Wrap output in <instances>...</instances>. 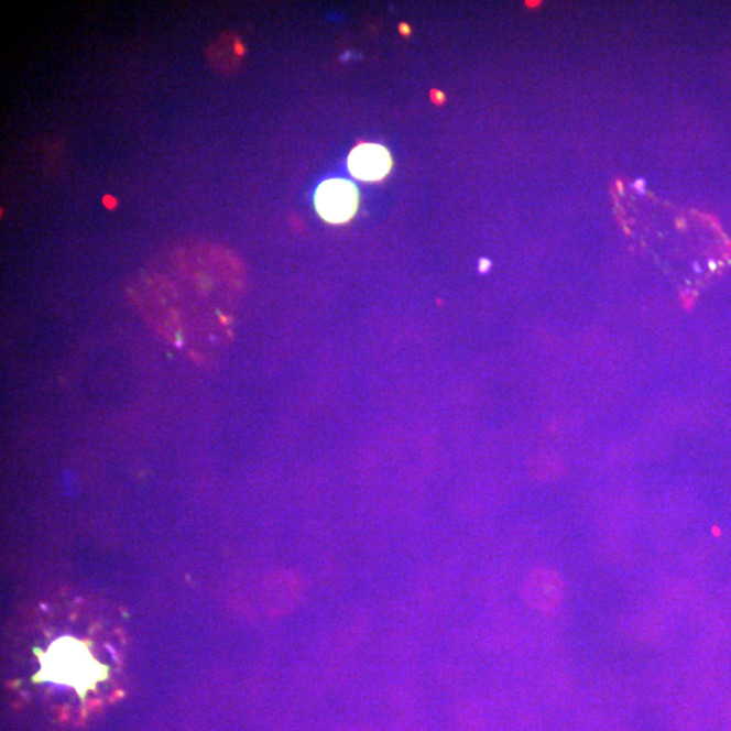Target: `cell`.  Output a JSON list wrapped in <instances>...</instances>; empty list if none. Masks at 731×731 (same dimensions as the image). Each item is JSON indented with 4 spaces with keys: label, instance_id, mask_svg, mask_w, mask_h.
<instances>
[{
    "label": "cell",
    "instance_id": "277c9868",
    "mask_svg": "<svg viewBox=\"0 0 731 731\" xmlns=\"http://www.w3.org/2000/svg\"><path fill=\"white\" fill-rule=\"evenodd\" d=\"M392 157L388 150L377 144L357 146L349 157V168L357 179L380 181L389 174Z\"/></svg>",
    "mask_w": 731,
    "mask_h": 731
},
{
    "label": "cell",
    "instance_id": "3957f363",
    "mask_svg": "<svg viewBox=\"0 0 731 731\" xmlns=\"http://www.w3.org/2000/svg\"><path fill=\"white\" fill-rule=\"evenodd\" d=\"M522 594L532 609L550 614L561 603L564 582L557 571L538 568L533 570L524 581Z\"/></svg>",
    "mask_w": 731,
    "mask_h": 731
},
{
    "label": "cell",
    "instance_id": "7a4b0ae2",
    "mask_svg": "<svg viewBox=\"0 0 731 731\" xmlns=\"http://www.w3.org/2000/svg\"><path fill=\"white\" fill-rule=\"evenodd\" d=\"M316 208L328 222L349 221L358 208L357 187L345 179H328L321 183L316 193Z\"/></svg>",
    "mask_w": 731,
    "mask_h": 731
},
{
    "label": "cell",
    "instance_id": "8992f818",
    "mask_svg": "<svg viewBox=\"0 0 731 731\" xmlns=\"http://www.w3.org/2000/svg\"><path fill=\"white\" fill-rule=\"evenodd\" d=\"M489 269V262L488 261H482L481 262V271H485Z\"/></svg>",
    "mask_w": 731,
    "mask_h": 731
},
{
    "label": "cell",
    "instance_id": "6da1fadb",
    "mask_svg": "<svg viewBox=\"0 0 731 731\" xmlns=\"http://www.w3.org/2000/svg\"><path fill=\"white\" fill-rule=\"evenodd\" d=\"M48 669L55 679L73 684L75 687H85L94 680V663L84 646L75 642H57L50 654Z\"/></svg>",
    "mask_w": 731,
    "mask_h": 731
},
{
    "label": "cell",
    "instance_id": "52a82bcc",
    "mask_svg": "<svg viewBox=\"0 0 731 731\" xmlns=\"http://www.w3.org/2000/svg\"><path fill=\"white\" fill-rule=\"evenodd\" d=\"M401 28H406V26H405V25H401ZM401 31H403V32H405V33H410V29H401Z\"/></svg>",
    "mask_w": 731,
    "mask_h": 731
},
{
    "label": "cell",
    "instance_id": "5b68a950",
    "mask_svg": "<svg viewBox=\"0 0 731 731\" xmlns=\"http://www.w3.org/2000/svg\"><path fill=\"white\" fill-rule=\"evenodd\" d=\"M301 581L294 576L275 577L270 583L271 607L274 611L291 609L301 593Z\"/></svg>",
    "mask_w": 731,
    "mask_h": 731
}]
</instances>
